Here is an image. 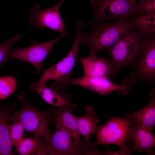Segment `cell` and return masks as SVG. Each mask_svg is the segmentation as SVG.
<instances>
[{"label": "cell", "mask_w": 155, "mask_h": 155, "mask_svg": "<svg viewBox=\"0 0 155 155\" xmlns=\"http://www.w3.org/2000/svg\"><path fill=\"white\" fill-rule=\"evenodd\" d=\"M89 31L80 33L81 44H86L89 55H96L100 51L114 44L125 32L133 28L130 19L118 18L109 23L90 21L87 25Z\"/></svg>", "instance_id": "obj_1"}, {"label": "cell", "mask_w": 155, "mask_h": 155, "mask_svg": "<svg viewBox=\"0 0 155 155\" xmlns=\"http://www.w3.org/2000/svg\"><path fill=\"white\" fill-rule=\"evenodd\" d=\"M144 41L145 37L132 28L123 34L114 44L106 49L111 58L112 79L121 68L134 67L142 54Z\"/></svg>", "instance_id": "obj_2"}, {"label": "cell", "mask_w": 155, "mask_h": 155, "mask_svg": "<svg viewBox=\"0 0 155 155\" xmlns=\"http://www.w3.org/2000/svg\"><path fill=\"white\" fill-rule=\"evenodd\" d=\"M17 97L21 107L13 111L10 116L9 121H19L26 134L32 133L34 136L40 137L50 134L49 127L54 123V108L51 107L45 111L39 109L28 101L24 91L19 93Z\"/></svg>", "instance_id": "obj_3"}, {"label": "cell", "mask_w": 155, "mask_h": 155, "mask_svg": "<svg viewBox=\"0 0 155 155\" xmlns=\"http://www.w3.org/2000/svg\"><path fill=\"white\" fill-rule=\"evenodd\" d=\"M84 27L82 22L78 23L73 44L69 53L60 61L45 69L37 83L45 84L52 80L54 82L51 87L65 89L70 85L72 70L75 64L79 52L81 44L80 33Z\"/></svg>", "instance_id": "obj_4"}, {"label": "cell", "mask_w": 155, "mask_h": 155, "mask_svg": "<svg viewBox=\"0 0 155 155\" xmlns=\"http://www.w3.org/2000/svg\"><path fill=\"white\" fill-rule=\"evenodd\" d=\"M55 125L52 134L40 137L42 143L41 155H82L83 143L76 144L64 127L58 124Z\"/></svg>", "instance_id": "obj_5"}, {"label": "cell", "mask_w": 155, "mask_h": 155, "mask_svg": "<svg viewBox=\"0 0 155 155\" xmlns=\"http://www.w3.org/2000/svg\"><path fill=\"white\" fill-rule=\"evenodd\" d=\"M131 125L126 118L112 117L102 126L98 125L95 133V146L114 144L119 147L126 145L128 129Z\"/></svg>", "instance_id": "obj_6"}, {"label": "cell", "mask_w": 155, "mask_h": 155, "mask_svg": "<svg viewBox=\"0 0 155 155\" xmlns=\"http://www.w3.org/2000/svg\"><path fill=\"white\" fill-rule=\"evenodd\" d=\"M67 31L61 34L58 37L45 42L38 43L34 41L29 46L24 48H13L9 51L8 61L12 59L22 61L32 65L38 75L41 70L43 62L55 44L66 35Z\"/></svg>", "instance_id": "obj_7"}, {"label": "cell", "mask_w": 155, "mask_h": 155, "mask_svg": "<svg viewBox=\"0 0 155 155\" xmlns=\"http://www.w3.org/2000/svg\"><path fill=\"white\" fill-rule=\"evenodd\" d=\"M65 0H61L53 6L44 10L40 9L38 3L31 9L28 20L30 25L43 30L47 28L59 32L65 31V26L59 11V8Z\"/></svg>", "instance_id": "obj_8"}, {"label": "cell", "mask_w": 155, "mask_h": 155, "mask_svg": "<svg viewBox=\"0 0 155 155\" xmlns=\"http://www.w3.org/2000/svg\"><path fill=\"white\" fill-rule=\"evenodd\" d=\"M130 73L135 82L143 80L154 84L155 81V35L145 37L142 54Z\"/></svg>", "instance_id": "obj_9"}, {"label": "cell", "mask_w": 155, "mask_h": 155, "mask_svg": "<svg viewBox=\"0 0 155 155\" xmlns=\"http://www.w3.org/2000/svg\"><path fill=\"white\" fill-rule=\"evenodd\" d=\"M135 5L128 0H96L94 19L91 21L99 22L104 20L135 16L137 15Z\"/></svg>", "instance_id": "obj_10"}, {"label": "cell", "mask_w": 155, "mask_h": 155, "mask_svg": "<svg viewBox=\"0 0 155 155\" xmlns=\"http://www.w3.org/2000/svg\"><path fill=\"white\" fill-rule=\"evenodd\" d=\"M134 84L129 78L124 79L121 84H116L108 78H96L83 76L77 78H71L70 85H78L102 95L108 94L117 91L119 94L127 95Z\"/></svg>", "instance_id": "obj_11"}, {"label": "cell", "mask_w": 155, "mask_h": 155, "mask_svg": "<svg viewBox=\"0 0 155 155\" xmlns=\"http://www.w3.org/2000/svg\"><path fill=\"white\" fill-rule=\"evenodd\" d=\"M131 140L133 146L132 152L137 150L147 155H154L155 137L152 132L139 126L131 125L128 131L127 141Z\"/></svg>", "instance_id": "obj_12"}, {"label": "cell", "mask_w": 155, "mask_h": 155, "mask_svg": "<svg viewBox=\"0 0 155 155\" xmlns=\"http://www.w3.org/2000/svg\"><path fill=\"white\" fill-rule=\"evenodd\" d=\"M76 107L75 104L57 107L54 108V123L61 126L71 135L78 144H82L78 127L75 115L72 111Z\"/></svg>", "instance_id": "obj_13"}, {"label": "cell", "mask_w": 155, "mask_h": 155, "mask_svg": "<svg viewBox=\"0 0 155 155\" xmlns=\"http://www.w3.org/2000/svg\"><path fill=\"white\" fill-rule=\"evenodd\" d=\"M80 61L83 69L84 76L96 78L111 77L112 68L110 63L105 57L99 58L96 55L81 57Z\"/></svg>", "instance_id": "obj_14"}, {"label": "cell", "mask_w": 155, "mask_h": 155, "mask_svg": "<svg viewBox=\"0 0 155 155\" xmlns=\"http://www.w3.org/2000/svg\"><path fill=\"white\" fill-rule=\"evenodd\" d=\"M31 91L36 92L46 103L59 107L72 103L71 96L64 90L60 88L50 87L46 84H39L36 82L30 85Z\"/></svg>", "instance_id": "obj_15"}, {"label": "cell", "mask_w": 155, "mask_h": 155, "mask_svg": "<svg viewBox=\"0 0 155 155\" xmlns=\"http://www.w3.org/2000/svg\"><path fill=\"white\" fill-rule=\"evenodd\" d=\"M124 115V117L129 121L131 125L139 126L152 132L155 127V96L141 110Z\"/></svg>", "instance_id": "obj_16"}, {"label": "cell", "mask_w": 155, "mask_h": 155, "mask_svg": "<svg viewBox=\"0 0 155 155\" xmlns=\"http://www.w3.org/2000/svg\"><path fill=\"white\" fill-rule=\"evenodd\" d=\"M16 103L9 106L0 104V155H14L8 134L9 117L16 108Z\"/></svg>", "instance_id": "obj_17"}, {"label": "cell", "mask_w": 155, "mask_h": 155, "mask_svg": "<svg viewBox=\"0 0 155 155\" xmlns=\"http://www.w3.org/2000/svg\"><path fill=\"white\" fill-rule=\"evenodd\" d=\"M85 109V114L75 117L79 132L87 141L92 134L95 133L99 120L92 107L87 106Z\"/></svg>", "instance_id": "obj_18"}, {"label": "cell", "mask_w": 155, "mask_h": 155, "mask_svg": "<svg viewBox=\"0 0 155 155\" xmlns=\"http://www.w3.org/2000/svg\"><path fill=\"white\" fill-rule=\"evenodd\" d=\"M130 19L132 28L142 36H151L155 33V14L147 16L137 15Z\"/></svg>", "instance_id": "obj_19"}, {"label": "cell", "mask_w": 155, "mask_h": 155, "mask_svg": "<svg viewBox=\"0 0 155 155\" xmlns=\"http://www.w3.org/2000/svg\"><path fill=\"white\" fill-rule=\"evenodd\" d=\"M42 143L40 137L23 138L15 146L20 155H40Z\"/></svg>", "instance_id": "obj_20"}, {"label": "cell", "mask_w": 155, "mask_h": 155, "mask_svg": "<svg viewBox=\"0 0 155 155\" xmlns=\"http://www.w3.org/2000/svg\"><path fill=\"white\" fill-rule=\"evenodd\" d=\"M16 86V80L13 76L0 77V100L4 99L11 95Z\"/></svg>", "instance_id": "obj_21"}, {"label": "cell", "mask_w": 155, "mask_h": 155, "mask_svg": "<svg viewBox=\"0 0 155 155\" xmlns=\"http://www.w3.org/2000/svg\"><path fill=\"white\" fill-rule=\"evenodd\" d=\"M9 123L8 134L12 146H16L23 138L25 131L24 127L21 123L16 120Z\"/></svg>", "instance_id": "obj_22"}, {"label": "cell", "mask_w": 155, "mask_h": 155, "mask_svg": "<svg viewBox=\"0 0 155 155\" xmlns=\"http://www.w3.org/2000/svg\"><path fill=\"white\" fill-rule=\"evenodd\" d=\"M20 38V35L16 34L0 44V68L3 64L8 61V55L9 51Z\"/></svg>", "instance_id": "obj_23"}, {"label": "cell", "mask_w": 155, "mask_h": 155, "mask_svg": "<svg viewBox=\"0 0 155 155\" xmlns=\"http://www.w3.org/2000/svg\"><path fill=\"white\" fill-rule=\"evenodd\" d=\"M135 7L137 15L155 14V0H140Z\"/></svg>", "instance_id": "obj_24"}, {"label": "cell", "mask_w": 155, "mask_h": 155, "mask_svg": "<svg viewBox=\"0 0 155 155\" xmlns=\"http://www.w3.org/2000/svg\"><path fill=\"white\" fill-rule=\"evenodd\" d=\"M91 4L92 7L93 13L96 10V0H88Z\"/></svg>", "instance_id": "obj_25"}, {"label": "cell", "mask_w": 155, "mask_h": 155, "mask_svg": "<svg viewBox=\"0 0 155 155\" xmlns=\"http://www.w3.org/2000/svg\"><path fill=\"white\" fill-rule=\"evenodd\" d=\"M128 0L131 3L134 5H135L137 0Z\"/></svg>", "instance_id": "obj_26"}, {"label": "cell", "mask_w": 155, "mask_h": 155, "mask_svg": "<svg viewBox=\"0 0 155 155\" xmlns=\"http://www.w3.org/2000/svg\"><path fill=\"white\" fill-rule=\"evenodd\" d=\"M0 38H1V36L0 35Z\"/></svg>", "instance_id": "obj_27"}, {"label": "cell", "mask_w": 155, "mask_h": 155, "mask_svg": "<svg viewBox=\"0 0 155 155\" xmlns=\"http://www.w3.org/2000/svg\"><path fill=\"white\" fill-rule=\"evenodd\" d=\"M39 0L40 1H41V0Z\"/></svg>", "instance_id": "obj_28"}]
</instances>
